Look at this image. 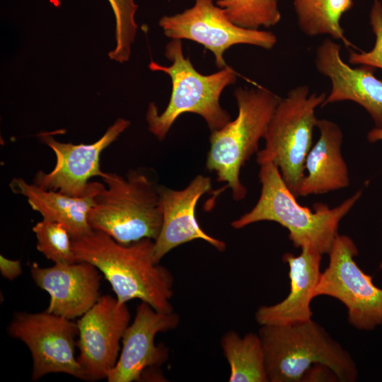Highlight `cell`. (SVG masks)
I'll return each mask as SVG.
<instances>
[{
  "label": "cell",
  "instance_id": "obj_1",
  "mask_svg": "<svg viewBox=\"0 0 382 382\" xmlns=\"http://www.w3.org/2000/svg\"><path fill=\"white\" fill-rule=\"evenodd\" d=\"M77 262L96 266L110 284L120 304L139 299L162 313L173 311V277L154 260V241L142 239L122 245L108 234L93 230L72 238Z\"/></svg>",
  "mask_w": 382,
  "mask_h": 382
},
{
  "label": "cell",
  "instance_id": "obj_2",
  "mask_svg": "<svg viewBox=\"0 0 382 382\" xmlns=\"http://www.w3.org/2000/svg\"><path fill=\"white\" fill-rule=\"evenodd\" d=\"M260 166V197L250 212L233 221L231 226L240 229L258 221H274L289 231V238L296 248H307L322 255L328 254L338 234L340 221L359 199L361 191L334 208L315 203L312 211L297 202L274 163Z\"/></svg>",
  "mask_w": 382,
  "mask_h": 382
},
{
  "label": "cell",
  "instance_id": "obj_3",
  "mask_svg": "<svg viewBox=\"0 0 382 382\" xmlns=\"http://www.w3.org/2000/svg\"><path fill=\"white\" fill-rule=\"evenodd\" d=\"M169 66L151 61L153 71L168 74L172 83L169 102L160 114L156 105L151 103L146 114L149 131L158 140L165 139L175 120L183 113L197 114L204 118L209 129H219L231 120V116L220 104L221 93L236 81V72L226 66L214 74L204 75L194 67L183 52L181 40L172 39L166 46Z\"/></svg>",
  "mask_w": 382,
  "mask_h": 382
},
{
  "label": "cell",
  "instance_id": "obj_4",
  "mask_svg": "<svg viewBox=\"0 0 382 382\" xmlns=\"http://www.w3.org/2000/svg\"><path fill=\"white\" fill-rule=\"evenodd\" d=\"M268 381L299 382L313 365L328 366L342 382H354L358 371L343 347L312 319L297 323L263 325L259 330Z\"/></svg>",
  "mask_w": 382,
  "mask_h": 382
},
{
  "label": "cell",
  "instance_id": "obj_5",
  "mask_svg": "<svg viewBox=\"0 0 382 382\" xmlns=\"http://www.w3.org/2000/svg\"><path fill=\"white\" fill-rule=\"evenodd\" d=\"M102 180L105 186L88 213L91 228L122 245L155 241L163 221L159 185L134 170L125 175L105 172Z\"/></svg>",
  "mask_w": 382,
  "mask_h": 382
},
{
  "label": "cell",
  "instance_id": "obj_6",
  "mask_svg": "<svg viewBox=\"0 0 382 382\" xmlns=\"http://www.w3.org/2000/svg\"><path fill=\"white\" fill-rule=\"evenodd\" d=\"M238 115L221 128L212 131L206 167L216 180L226 183L233 198H245L247 190L240 180L242 167L258 151L281 98L266 88L238 87L234 91Z\"/></svg>",
  "mask_w": 382,
  "mask_h": 382
},
{
  "label": "cell",
  "instance_id": "obj_7",
  "mask_svg": "<svg viewBox=\"0 0 382 382\" xmlns=\"http://www.w3.org/2000/svg\"><path fill=\"white\" fill-rule=\"evenodd\" d=\"M325 98V93L310 94L307 86L291 89L281 98L269 123L263 138L265 147L257 152V163H274L296 197L318 120L315 111Z\"/></svg>",
  "mask_w": 382,
  "mask_h": 382
},
{
  "label": "cell",
  "instance_id": "obj_8",
  "mask_svg": "<svg viewBox=\"0 0 382 382\" xmlns=\"http://www.w3.org/2000/svg\"><path fill=\"white\" fill-rule=\"evenodd\" d=\"M321 273L314 296L333 297L347 308L349 323L359 330H370L382 324V289L360 269L354 257L358 248L352 239L337 234Z\"/></svg>",
  "mask_w": 382,
  "mask_h": 382
},
{
  "label": "cell",
  "instance_id": "obj_9",
  "mask_svg": "<svg viewBox=\"0 0 382 382\" xmlns=\"http://www.w3.org/2000/svg\"><path fill=\"white\" fill-rule=\"evenodd\" d=\"M8 335L23 342L33 360L31 379L37 381L49 374H66L85 381L75 357L77 323L46 311L15 313L7 328Z\"/></svg>",
  "mask_w": 382,
  "mask_h": 382
},
{
  "label": "cell",
  "instance_id": "obj_10",
  "mask_svg": "<svg viewBox=\"0 0 382 382\" xmlns=\"http://www.w3.org/2000/svg\"><path fill=\"white\" fill-rule=\"evenodd\" d=\"M158 24L166 37L189 40L212 52L219 69L227 66L224 54L233 45L245 44L271 50L277 42L272 32L236 25L214 0H195L192 7L163 16Z\"/></svg>",
  "mask_w": 382,
  "mask_h": 382
},
{
  "label": "cell",
  "instance_id": "obj_11",
  "mask_svg": "<svg viewBox=\"0 0 382 382\" xmlns=\"http://www.w3.org/2000/svg\"><path fill=\"white\" fill-rule=\"evenodd\" d=\"M129 321L127 304H120L116 297L108 294L100 296L79 318L77 361L85 381L107 378L118 360L120 345Z\"/></svg>",
  "mask_w": 382,
  "mask_h": 382
},
{
  "label": "cell",
  "instance_id": "obj_12",
  "mask_svg": "<svg viewBox=\"0 0 382 382\" xmlns=\"http://www.w3.org/2000/svg\"><path fill=\"white\" fill-rule=\"evenodd\" d=\"M130 125V122L118 118L104 134L92 144L64 143L57 141L50 133L39 136L56 156L53 169L45 173L39 170L33 183L47 190L58 191L71 197H81L88 191L93 177L103 178L105 172L100 169L103 151L114 142Z\"/></svg>",
  "mask_w": 382,
  "mask_h": 382
},
{
  "label": "cell",
  "instance_id": "obj_13",
  "mask_svg": "<svg viewBox=\"0 0 382 382\" xmlns=\"http://www.w3.org/2000/svg\"><path fill=\"white\" fill-rule=\"evenodd\" d=\"M179 323L180 317L173 311L159 312L141 301L137 308L133 322L124 333L118 360L106 380L108 382L141 381L146 369L163 364L168 359L169 351L165 345H156L155 337L158 332L176 328Z\"/></svg>",
  "mask_w": 382,
  "mask_h": 382
},
{
  "label": "cell",
  "instance_id": "obj_14",
  "mask_svg": "<svg viewBox=\"0 0 382 382\" xmlns=\"http://www.w3.org/2000/svg\"><path fill=\"white\" fill-rule=\"evenodd\" d=\"M211 187V178L202 175L195 177L183 190L159 185L163 221L159 235L154 241L156 262L159 263L175 248L197 239L206 241L219 251L226 249L225 242L207 234L196 218L197 202Z\"/></svg>",
  "mask_w": 382,
  "mask_h": 382
},
{
  "label": "cell",
  "instance_id": "obj_15",
  "mask_svg": "<svg viewBox=\"0 0 382 382\" xmlns=\"http://www.w3.org/2000/svg\"><path fill=\"white\" fill-rule=\"evenodd\" d=\"M35 284L50 296L46 311L74 320L86 313L99 299L101 275L90 262L54 264L30 269Z\"/></svg>",
  "mask_w": 382,
  "mask_h": 382
},
{
  "label": "cell",
  "instance_id": "obj_16",
  "mask_svg": "<svg viewBox=\"0 0 382 382\" xmlns=\"http://www.w3.org/2000/svg\"><path fill=\"white\" fill-rule=\"evenodd\" d=\"M340 50L339 44L326 38L316 50V67L331 83L322 107L345 100L354 102L369 114L376 127H382V81L374 74V67L352 68L347 64Z\"/></svg>",
  "mask_w": 382,
  "mask_h": 382
},
{
  "label": "cell",
  "instance_id": "obj_17",
  "mask_svg": "<svg viewBox=\"0 0 382 382\" xmlns=\"http://www.w3.org/2000/svg\"><path fill=\"white\" fill-rule=\"evenodd\" d=\"M321 257L307 248H302L298 256L290 253L283 255L289 267V294L279 303L257 309L255 319L259 325H283L311 320V303L322 273Z\"/></svg>",
  "mask_w": 382,
  "mask_h": 382
},
{
  "label": "cell",
  "instance_id": "obj_18",
  "mask_svg": "<svg viewBox=\"0 0 382 382\" xmlns=\"http://www.w3.org/2000/svg\"><path fill=\"white\" fill-rule=\"evenodd\" d=\"M105 186L103 183L91 181L85 195L71 197L58 191L45 190L21 178H14L9 183L13 192L25 197L30 207L43 219L63 225L72 238L93 231L88 222V213Z\"/></svg>",
  "mask_w": 382,
  "mask_h": 382
},
{
  "label": "cell",
  "instance_id": "obj_19",
  "mask_svg": "<svg viewBox=\"0 0 382 382\" xmlns=\"http://www.w3.org/2000/svg\"><path fill=\"white\" fill-rule=\"evenodd\" d=\"M320 137L310 149L304 168L308 171L299 185L297 197L324 194L349 184L347 164L342 156V132L335 122L318 120Z\"/></svg>",
  "mask_w": 382,
  "mask_h": 382
},
{
  "label": "cell",
  "instance_id": "obj_20",
  "mask_svg": "<svg viewBox=\"0 0 382 382\" xmlns=\"http://www.w3.org/2000/svg\"><path fill=\"white\" fill-rule=\"evenodd\" d=\"M224 355L230 366V382H268L261 340L258 334L243 337L234 331L221 339Z\"/></svg>",
  "mask_w": 382,
  "mask_h": 382
},
{
  "label": "cell",
  "instance_id": "obj_21",
  "mask_svg": "<svg viewBox=\"0 0 382 382\" xmlns=\"http://www.w3.org/2000/svg\"><path fill=\"white\" fill-rule=\"evenodd\" d=\"M299 28L309 37L328 35L342 40L347 46L351 43L344 34L342 16L353 6L352 0H293Z\"/></svg>",
  "mask_w": 382,
  "mask_h": 382
},
{
  "label": "cell",
  "instance_id": "obj_22",
  "mask_svg": "<svg viewBox=\"0 0 382 382\" xmlns=\"http://www.w3.org/2000/svg\"><path fill=\"white\" fill-rule=\"evenodd\" d=\"M215 3L231 21L244 28H268L281 20L278 0H216Z\"/></svg>",
  "mask_w": 382,
  "mask_h": 382
},
{
  "label": "cell",
  "instance_id": "obj_23",
  "mask_svg": "<svg viewBox=\"0 0 382 382\" xmlns=\"http://www.w3.org/2000/svg\"><path fill=\"white\" fill-rule=\"evenodd\" d=\"M37 250L54 264H71L76 261L72 238L61 224L43 219L33 227Z\"/></svg>",
  "mask_w": 382,
  "mask_h": 382
},
{
  "label": "cell",
  "instance_id": "obj_24",
  "mask_svg": "<svg viewBox=\"0 0 382 382\" xmlns=\"http://www.w3.org/2000/svg\"><path fill=\"white\" fill-rule=\"evenodd\" d=\"M115 18V47L108 53L110 59L120 63L127 62L134 42L138 26L135 14L138 8L134 0H108Z\"/></svg>",
  "mask_w": 382,
  "mask_h": 382
},
{
  "label": "cell",
  "instance_id": "obj_25",
  "mask_svg": "<svg viewBox=\"0 0 382 382\" xmlns=\"http://www.w3.org/2000/svg\"><path fill=\"white\" fill-rule=\"evenodd\" d=\"M369 19L375 35L374 45L368 52L360 53L351 52L348 62L351 64L369 66L382 69V4L379 0L374 1Z\"/></svg>",
  "mask_w": 382,
  "mask_h": 382
},
{
  "label": "cell",
  "instance_id": "obj_26",
  "mask_svg": "<svg viewBox=\"0 0 382 382\" xmlns=\"http://www.w3.org/2000/svg\"><path fill=\"white\" fill-rule=\"evenodd\" d=\"M302 381H339L335 374L328 366L313 364L304 374Z\"/></svg>",
  "mask_w": 382,
  "mask_h": 382
},
{
  "label": "cell",
  "instance_id": "obj_27",
  "mask_svg": "<svg viewBox=\"0 0 382 382\" xmlns=\"http://www.w3.org/2000/svg\"><path fill=\"white\" fill-rule=\"evenodd\" d=\"M0 272L1 276L10 281L16 279L22 273V266L19 260H11L0 255Z\"/></svg>",
  "mask_w": 382,
  "mask_h": 382
},
{
  "label": "cell",
  "instance_id": "obj_28",
  "mask_svg": "<svg viewBox=\"0 0 382 382\" xmlns=\"http://www.w3.org/2000/svg\"><path fill=\"white\" fill-rule=\"evenodd\" d=\"M367 139L369 142L374 143L382 140V127H374L367 134Z\"/></svg>",
  "mask_w": 382,
  "mask_h": 382
}]
</instances>
